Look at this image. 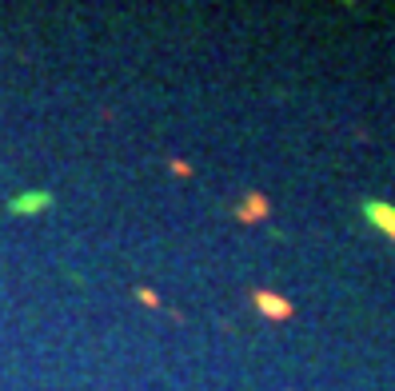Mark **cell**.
I'll return each instance as SVG.
<instances>
[{
  "label": "cell",
  "mask_w": 395,
  "mask_h": 391,
  "mask_svg": "<svg viewBox=\"0 0 395 391\" xmlns=\"http://www.w3.org/2000/svg\"><path fill=\"white\" fill-rule=\"evenodd\" d=\"M52 204V196L48 192H29V196H16V200H8V212H40Z\"/></svg>",
  "instance_id": "obj_3"
},
{
  "label": "cell",
  "mask_w": 395,
  "mask_h": 391,
  "mask_svg": "<svg viewBox=\"0 0 395 391\" xmlns=\"http://www.w3.org/2000/svg\"><path fill=\"white\" fill-rule=\"evenodd\" d=\"M364 220L375 223L383 236L395 244V208H392V204H383V200H367V204H364Z\"/></svg>",
  "instance_id": "obj_1"
},
{
  "label": "cell",
  "mask_w": 395,
  "mask_h": 391,
  "mask_svg": "<svg viewBox=\"0 0 395 391\" xmlns=\"http://www.w3.org/2000/svg\"><path fill=\"white\" fill-rule=\"evenodd\" d=\"M255 307H260V316H268V320H292V304L276 292H255Z\"/></svg>",
  "instance_id": "obj_2"
},
{
  "label": "cell",
  "mask_w": 395,
  "mask_h": 391,
  "mask_svg": "<svg viewBox=\"0 0 395 391\" xmlns=\"http://www.w3.org/2000/svg\"><path fill=\"white\" fill-rule=\"evenodd\" d=\"M140 300H144V304H148V307H160V300H156V292H140Z\"/></svg>",
  "instance_id": "obj_5"
},
{
  "label": "cell",
  "mask_w": 395,
  "mask_h": 391,
  "mask_svg": "<svg viewBox=\"0 0 395 391\" xmlns=\"http://www.w3.org/2000/svg\"><path fill=\"white\" fill-rule=\"evenodd\" d=\"M236 216H240V220H264V216H268V200H264V196H248Z\"/></svg>",
  "instance_id": "obj_4"
}]
</instances>
